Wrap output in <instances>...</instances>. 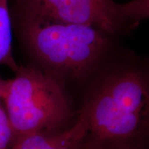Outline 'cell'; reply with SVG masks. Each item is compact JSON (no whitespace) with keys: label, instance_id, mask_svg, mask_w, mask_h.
I'll return each instance as SVG.
<instances>
[{"label":"cell","instance_id":"6da1fadb","mask_svg":"<svg viewBox=\"0 0 149 149\" xmlns=\"http://www.w3.org/2000/svg\"><path fill=\"white\" fill-rule=\"evenodd\" d=\"M81 149H139L148 126V77L135 57L115 55L90 81Z\"/></svg>","mask_w":149,"mask_h":149},{"label":"cell","instance_id":"7a4b0ae2","mask_svg":"<svg viewBox=\"0 0 149 149\" xmlns=\"http://www.w3.org/2000/svg\"><path fill=\"white\" fill-rule=\"evenodd\" d=\"M34 66L66 88L90 82L117 53V39L88 26L15 22Z\"/></svg>","mask_w":149,"mask_h":149},{"label":"cell","instance_id":"3957f363","mask_svg":"<svg viewBox=\"0 0 149 149\" xmlns=\"http://www.w3.org/2000/svg\"><path fill=\"white\" fill-rule=\"evenodd\" d=\"M15 73L2 98L15 137L63 129L72 117L66 88L33 64Z\"/></svg>","mask_w":149,"mask_h":149},{"label":"cell","instance_id":"277c9868","mask_svg":"<svg viewBox=\"0 0 149 149\" xmlns=\"http://www.w3.org/2000/svg\"><path fill=\"white\" fill-rule=\"evenodd\" d=\"M13 22L88 26L119 38L129 35L149 16V0H15Z\"/></svg>","mask_w":149,"mask_h":149},{"label":"cell","instance_id":"5b68a950","mask_svg":"<svg viewBox=\"0 0 149 149\" xmlns=\"http://www.w3.org/2000/svg\"><path fill=\"white\" fill-rule=\"evenodd\" d=\"M86 133V119L81 112L72 127L19 136L15 139L11 149H81Z\"/></svg>","mask_w":149,"mask_h":149},{"label":"cell","instance_id":"8992f818","mask_svg":"<svg viewBox=\"0 0 149 149\" xmlns=\"http://www.w3.org/2000/svg\"><path fill=\"white\" fill-rule=\"evenodd\" d=\"M0 64L16 72L19 66L12 53V18L8 0H0Z\"/></svg>","mask_w":149,"mask_h":149},{"label":"cell","instance_id":"52a82bcc","mask_svg":"<svg viewBox=\"0 0 149 149\" xmlns=\"http://www.w3.org/2000/svg\"><path fill=\"white\" fill-rule=\"evenodd\" d=\"M15 138L8 115L0 100V149H8L13 144Z\"/></svg>","mask_w":149,"mask_h":149},{"label":"cell","instance_id":"ba28073f","mask_svg":"<svg viewBox=\"0 0 149 149\" xmlns=\"http://www.w3.org/2000/svg\"><path fill=\"white\" fill-rule=\"evenodd\" d=\"M7 81L8 80H4L0 77V100H2L6 88Z\"/></svg>","mask_w":149,"mask_h":149}]
</instances>
